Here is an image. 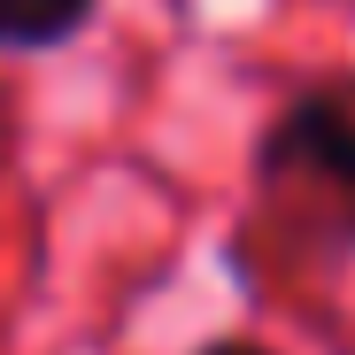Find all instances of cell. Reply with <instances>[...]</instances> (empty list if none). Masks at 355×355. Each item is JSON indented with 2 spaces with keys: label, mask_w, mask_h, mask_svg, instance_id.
<instances>
[{
  "label": "cell",
  "mask_w": 355,
  "mask_h": 355,
  "mask_svg": "<svg viewBox=\"0 0 355 355\" xmlns=\"http://www.w3.org/2000/svg\"><path fill=\"white\" fill-rule=\"evenodd\" d=\"M248 170H255V201L293 240L355 263V78H317L286 93L255 132Z\"/></svg>",
  "instance_id": "6da1fadb"
},
{
  "label": "cell",
  "mask_w": 355,
  "mask_h": 355,
  "mask_svg": "<svg viewBox=\"0 0 355 355\" xmlns=\"http://www.w3.org/2000/svg\"><path fill=\"white\" fill-rule=\"evenodd\" d=\"M101 0H0V54H54L85 39Z\"/></svg>",
  "instance_id": "7a4b0ae2"
},
{
  "label": "cell",
  "mask_w": 355,
  "mask_h": 355,
  "mask_svg": "<svg viewBox=\"0 0 355 355\" xmlns=\"http://www.w3.org/2000/svg\"><path fill=\"white\" fill-rule=\"evenodd\" d=\"M193 355H270L263 340H209V347H193Z\"/></svg>",
  "instance_id": "3957f363"
}]
</instances>
